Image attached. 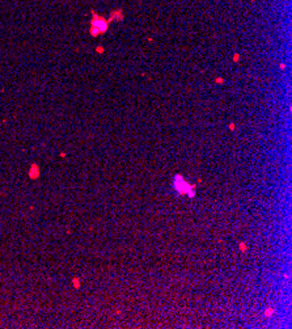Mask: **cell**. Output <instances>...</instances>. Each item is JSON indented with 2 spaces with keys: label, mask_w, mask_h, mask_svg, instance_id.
I'll return each instance as SVG.
<instances>
[{
  "label": "cell",
  "mask_w": 292,
  "mask_h": 329,
  "mask_svg": "<svg viewBox=\"0 0 292 329\" xmlns=\"http://www.w3.org/2000/svg\"><path fill=\"white\" fill-rule=\"evenodd\" d=\"M193 185H189L185 180L182 178V176H176V180H174V189L178 191L179 194H186L187 190Z\"/></svg>",
  "instance_id": "6da1fadb"
},
{
  "label": "cell",
  "mask_w": 292,
  "mask_h": 329,
  "mask_svg": "<svg viewBox=\"0 0 292 329\" xmlns=\"http://www.w3.org/2000/svg\"><path fill=\"white\" fill-rule=\"evenodd\" d=\"M273 312H274V310H273V308H269V310L266 311V316H267V317H270V315L273 314Z\"/></svg>",
  "instance_id": "7a4b0ae2"
},
{
  "label": "cell",
  "mask_w": 292,
  "mask_h": 329,
  "mask_svg": "<svg viewBox=\"0 0 292 329\" xmlns=\"http://www.w3.org/2000/svg\"><path fill=\"white\" fill-rule=\"evenodd\" d=\"M240 249H241V251H246V245L244 243H241V244H240Z\"/></svg>",
  "instance_id": "3957f363"
}]
</instances>
